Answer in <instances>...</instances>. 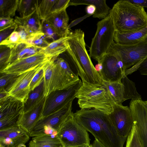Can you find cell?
I'll return each mask as SVG.
<instances>
[{"instance_id": "6da1fadb", "label": "cell", "mask_w": 147, "mask_h": 147, "mask_svg": "<svg viewBox=\"0 0 147 147\" xmlns=\"http://www.w3.org/2000/svg\"><path fill=\"white\" fill-rule=\"evenodd\" d=\"M76 121L105 147H123L127 138L119 136L109 115L94 109H81L73 113Z\"/></svg>"}, {"instance_id": "7a4b0ae2", "label": "cell", "mask_w": 147, "mask_h": 147, "mask_svg": "<svg viewBox=\"0 0 147 147\" xmlns=\"http://www.w3.org/2000/svg\"><path fill=\"white\" fill-rule=\"evenodd\" d=\"M67 36L68 48L79 65L82 83L93 86L102 85L103 80L86 49L84 32L80 29L69 30Z\"/></svg>"}, {"instance_id": "3957f363", "label": "cell", "mask_w": 147, "mask_h": 147, "mask_svg": "<svg viewBox=\"0 0 147 147\" xmlns=\"http://www.w3.org/2000/svg\"><path fill=\"white\" fill-rule=\"evenodd\" d=\"M110 13L115 31L134 32L147 26V13L144 8L127 0L117 1L111 9Z\"/></svg>"}, {"instance_id": "277c9868", "label": "cell", "mask_w": 147, "mask_h": 147, "mask_svg": "<svg viewBox=\"0 0 147 147\" xmlns=\"http://www.w3.org/2000/svg\"><path fill=\"white\" fill-rule=\"evenodd\" d=\"M81 109H94L109 115L114 102L105 86H93L82 83L76 96Z\"/></svg>"}, {"instance_id": "5b68a950", "label": "cell", "mask_w": 147, "mask_h": 147, "mask_svg": "<svg viewBox=\"0 0 147 147\" xmlns=\"http://www.w3.org/2000/svg\"><path fill=\"white\" fill-rule=\"evenodd\" d=\"M97 26L90 47L89 55L100 63L114 41L115 30L111 13L99 21Z\"/></svg>"}, {"instance_id": "8992f818", "label": "cell", "mask_w": 147, "mask_h": 147, "mask_svg": "<svg viewBox=\"0 0 147 147\" xmlns=\"http://www.w3.org/2000/svg\"><path fill=\"white\" fill-rule=\"evenodd\" d=\"M110 47L122 61L126 76L138 70L141 62L147 57V40L129 46L120 45L114 41Z\"/></svg>"}, {"instance_id": "52a82bcc", "label": "cell", "mask_w": 147, "mask_h": 147, "mask_svg": "<svg viewBox=\"0 0 147 147\" xmlns=\"http://www.w3.org/2000/svg\"><path fill=\"white\" fill-rule=\"evenodd\" d=\"M58 136L63 147L90 145L87 131L76 121L73 112L61 125Z\"/></svg>"}, {"instance_id": "ba28073f", "label": "cell", "mask_w": 147, "mask_h": 147, "mask_svg": "<svg viewBox=\"0 0 147 147\" xmlns=\"http://www.w3.org/2000/svg\"><path fill=\"white\" fill-rule=\"evenodd\" d=\"M82 84L80 79L67 89L51 92L46 97L42 117L57 111L73 101Z\"/></svg>"}, {"instance_id": "9c48e42d", "label": "cell", "mask_w": 147, "mask_h": 147, "mask_svg": "<svg viewBox=\"0 0 147 147\" xmlns=\"http://www.w3.org/2000/svg\"><path fill=\"white\" fill-rule=\"evenodd\" d=\"M102 68L99 71L103 80L120 82L125 76L123 63L119 57L111 47L102 59Z\"/></svg>"}, {"instance_id": "30bf717a", "label": "cell", "mask_w": 147, "mask_h": 147, "mask_svg": "<svg viewBox=\"0 0 147 147\" xmlns=\"http://www.w3.org/2000/svg\"><path fill=\"white\" fill-rule=\"evenodd\" d=\"M57 57L55 61L53 91L67 89L80 79L73 71L65 56Z\"/></svg>"}, {"instance_id": "8fae6325", "label": "cell", "mask_w": 147, "mask_h": 147, "mask_svg": "<svg viewBox=\"0 0 147 147\" xmlns=\"http://www.w3.org/2000/svg\"><path fill=\"white\" fill-rule=\"evenodd\" d=\"M45 63L19 75L5 90L9 96L24 103L30 91V85L31 81Z\"/></svg>"}, {"instance_id": "7c38bea8", "label": "cell", "mask_w": 147, "mask_h": 147, "mask_svg": "<svg viewBox=\"0 0 147 147\" xmlns=\"http://www.w3.org/2000/svg\"><path fill=\"white\" fill-rule=\"evenodd\" d=\"M109 115L119 135L127 138L134 124L129 107L114 102L113 111Z\"/></svg>"}, {"instance_id": "4fadbf2b", "label": "cell", "mask_w": 147, "mask_h": 147, "mask_svg": "<svg viewBox=\"0 0 147 147\" xmlns=\"http://www.w3.org/2000/svg\"><path fill=\"white\" fill-rule=\"evenodd\" d=\"M71 101L57 111L41 118L30 133V136H38L45 126L51 127L58 131L61 125L72 113Z\"/></svg>"}, {"instance_id": "5bb4252c", "label": "cell", "mask_w": 147, "mask_h": 147, "mask_svg": "<svg viewBox=\"0 0 147 147\" xmlns=\"http://www.w3.org/2000/svg\"><path fill=\"white\" fill-rule=\"evenodd\" d=\"M129 107L142 147H147V106L142 99L131 100Z\"/></svg>"}, {"instance_id": "9a60e30c", "label": "cell", "mask_w": 147, "mask_h": 147, "mask_svg": "<svg viewBox=\"0 0 147 147\" xmlns=\"http://www.w3.org/2000/svg\"><path fill=\"white\" fill-rule=\"evenodd\" d=\"M52 57L39 52L30 57L21 59L8 65L0 73L20 75L47 62Z\"/></svg>"}, {"instance_id": "2e32d148", "label": "cell", "mask_w": 147, "mask_h": 147, "mask_svg": "<svg viewBox=\"0 0 147 147\" xmlns=\"http://www.w3.org/2000/svg\"><path fill=\"white\" fill-rule=\"evenodd\" d=\"M30 136L19 125L0 129V147H23Z\"/></svg>"}, {"instance_id": "e0dca14e", "label": "cell", "mask_w": 147, "mask_h": 147, "mask_svg": "<svg viewBox=\"0 0 147 147\" xmlns=\"http://www.w3.org/2000/svg\"><path fill=\"white\" fill-rule=\"evenodd\" d=\"M45 98L31 110L23 113L21 117L18 125L29 134L42 117Z\"/></svg>"}, {"instance_id": "ac0fdd59", "label": "cell", "mask_w": 147, "mask_h": 147, "mask_svg": "<svg viewBox=\"0 0 147 147\" xmlns=\"http://www.w3.org/2000/svg\"><path fill=\"white\" fill-rule=\"evenodd\" d=\"M53 27L60 38L67 36L69 30V17L66 9L51 14L45 20Z\"/></svg>"}, {"instance_id": "d6986e66", "label": "cell", "mask_w": 147, "mask_h": 147, "mask_svg": "<svg viewBox=\"0 0 147 147\" xmlns=\"http://www.w3.org/2000/svg\"><path fill=\"white\" fill-rule=\"evenodd\" d=\"M147 40V26L142 30L132 32L120 33L115 31L114 41L123 45H132Z\"/></svg>"}, {"instance_id": "ffe728a7", "label": "cell", "mask_w": 147, "mask_h": 147, "mask_svg": "<svg viewBox=\"0 0 147 147\" xmlns=\"http://www.w3.org/2000/svg\"><path fill=\"white\" fill-rule=\"evenodd\" d=\"M102 85L107 88L114 102L122 105L125 100L130 99L128 89L124 82H107L103 81Z\"/></svg>"}, {"instance_id": "44dd1931", "label": "cell", "mask_w": 147, "mask_h": 147, "mask_svg": "<svg viewBox=\"0 0 147 147\" xmlns=\"http://www.w3.org/2000/svg\"><path fill=\"white\" fill-rule=\"evenodd\" d=\"M41 49L25 42L20 43L11 49L8 65L18 60L34 55L39 52Z\"/></svg>"}, {"instance_id": "7402d4cb", "label": "cell", "mask_w": 147, "mask_h": 147, "mask_svg": "<svg viewBox=\"0 0 147 147\" xmlns=\"http://www.w3.org/2000/svg\"><path fill=\"white\" fill-rule=\"evenodd\" d=\"M36 9L31 15L24 18L16 16L14 19L18 26H22L32 34L41 32V23Z\"/></svg>"}, {"instance_id": "603a6c76", "label": "cell", "mask_w": 147, "mask_h": 147, "mask_svg": "<svg viewBox=\"0 0 147 147\" xmlns=\"http://www.w3.org/2000/svg\"><path fill=\"white\" fill-rule=\"evenodd\" d=\"M106 1V0H70L69 5H93L95 6L96 9L93 17L103 19L108 15L111 9L107 5Z\"/></svg>"}, {"instance_id": "cb8c5ba5", "label": "cell", "mask_w": 147, "mask_h": 147, "mask_svg": "<svg viewBox=\"0 0 147 147\" xmlns=\"http://www.w3.org/2000/svg\"><path fill=\"white\" fill-rule=\"evenodd\" d=\"M24 103L10 96L0 102V119L23 112Z\"/></svg>"}, {"instance_id": "d4e9b609", "label": "cell", "mask_w": 147, "mask_h": 147, "mask_svg": "<svg viewBox=\"0 0 147 147\" xmlns=\"http://www.w3.org/2000/svg\"><path fill=\"white\" fill-rule=\"evenodd\" d=\"M67 36L61 37L49 43L46 47L40 51L46 55L50 57H58L65 52L68 48Z\"/></svg>"}, {"instance_id": "484cf974", "label": "cell", "mask_w": 147, "mask_h": 147, "mask_svg": "<svg viewBox=\"0 0 147 147\" xmlns=\"http://www.w3.org/2000/svg\"><path fill=\"white\" fill-rule=\"evenodd\" d=\"M58 57H53L44 64L42 69L44 72V95L47 97L53 91L55 69V61Z\"/></svg>"}, {"instance_id": "4316f807", "label": "cell", "mask_w": 147, "mask_h": 147, "mask_svg": "<svg viewBox=\"0 0 147 147\" xmlns=\"http://www.w3.org/2000/svg\"><path fill=\"white\" fill-rule=\"evenodd\" d=\"M29 147H63L57 136L43 135L32 137Z\"/></svg>"}, {"instance_id": "83f0119b", "label": "cell", "mask_w": 147, "mask_h": 147, "mask_svg": "<svg viewBox=\"0 0 147 147\" xmlns=\"http://www.w3.org/2000/svg\"><path fill=\"white\" fill-rule=\"evenodd\" d=\"M44 79L40 85L30 91L26 101L24 103L23 113L27 112L40 102L44 99Z\"/></svg>"}, {"instance_id": "f1b7e54d", "label": "cell", "mask_w": 147, "mask_h": 147, "mask_svg": "<svg viewBox=\"0 0 147 147\" xmlns=\"http://www.w3.org/2000/svg\"><path fill=\"white\" fill-rule=\"evenodd\" d=\"M18 0H0V18L12 17L17 10Z\"/></svg>"}, {"instance_id": "f546056e", "label": "cell", "mask_w": 147, "mask_h": 147, "mask_svg": "<svg viewBox=\"0 0 147 147\" xmlns=\"http://www.w3.org/2000/svg\"><path fill=\"white\" fill-rule=\"evenodd\" d=\"M38 0L19 1L17 10L21 18L26 17L33 13L37 9Z\"/></svg>"}, {"instance_id": "4dcf8cb0", "label": "cell", "mask_w": 147, "mask_h": 147, "mask_svg": "<svg viewBox=\"0 0 147 147\" xmlns=\"http://www.w3.org/2000/svg\"><path fill=\"white\" fill-rule=\"evenodd\" d=\"M56 1V0L39 1L37 10L41 20H45L51 13Z\"/></svg>"}, {"instance_id": "1f68e13d", "label": "cell", "mask_w": 147, "mask_h": 147, "mask_svg": "<svg viewBox=\"0 0 147 147\" xmlns=\"http://www.w3.org/2000/svg\"><path fill=\"white\" fill-rule=\"evenodd\" d=\"M26 43L36 48L42 49L47 47L49 43L42 32L34 34Z\"/></svg>"}, {"instance_id": "d6a6232c", "label": "cell", "mask_w": 147, "mask_h": 147, "mask_svg": "<svg viewBox=\"0 0 147 147\" xmlns=\"http://www.w3.org/2000/svg\"><path fill=\"white\" fill-rule=\"evenodd\" d=\"M23 113H18L0 119V129L18 125Z\"/></svg>"}, {"instance_id": "836d02e7", "label": "cell", "mask_w": 147, "mask_h": 147, "mask_svg": "<svg viewBox=\"0 0 147 147\" xmlns=\"http://www.w3.org/2000/svg\"><path fill=\"white\" fill-rule=\"evenodd\" d=\"M16 28L7 37L0 42V45L6 46L11 49L22 42L20 36L16 30Z\"/></svg>"}, {"instance_id": "e575fe53", "label": "cell", "mask_w": 147, "mask_h": 147, "mask_svg": "<svg viewBox=\"0 0 147 147\" xmlns=\"http://www.w3.org/2000/svg\"><path fill=\"white\" fill-rule=\"evenodd\" d=\"M125 147H142L135 124L127 137Z\"/></svg>"}, {"instance_id": "d590c367", "label": "cell", "mask_w": 147, "mask_h": 147, "mask_svg": "<svg viewBox=\"0 0 147 147\" xmlns=\"http://www.w3.org/2000/svg\"><path fill=\"white\" fill-rule=\"evenodd\" d=\"M11 49L6 46L0 45V71L8 65Z\"/></svg>"}, {"instance_id": "8d00e7d4", "label": "cell", "mask_w": 147, "mask_h": 147, "mask_svg": "<svg viewBox=\"0 0 147 147\" xmlns=\"http://www.w3.org/2000/svg\"><path fill=\"white\" fill-rule=\"evenodd\" d=\"M19 76L16 74L0 73V91L5 90Z\"/></svg>"}, {"instance_id": "74e56055", "label": "cell", "mask_w": 147, "mask_h": 147, "mask_svg": "<svg viewBox=\"0 0 147 147\" xmlns=\"http://www.w3.org/2000/svg\"><path fill=\"white\" fill-rule=\"evenodd\" d=\"M41 32L45 35L47 39L55 40L57 35L52 26L45 20H41Z\"/></svg>"}, {"instance_id": "f35d334b", "label": "cell", "mask_w": 147, "mask_h": 147, "mask_svg": "<svg viewBox=\"0 0 147 147\" xmlns=\"http://www.w3.org/2000/svg\"><path fill=\"white\" fill-rule=\"evenodd\" d=\"M44 72L42 68L34 76L30 85V91L38 86L44 79Z\"/></svg>"}, {"instance_id": "ab89813d", "label": "cell", "mask_w": 147, "mask_h": 147, "mask_svg": "<svg viewBox=\"0 0 147 147\" xmlns=\"http://www.w3.org/2000/svg\"><path fill=\"white\" fill-rule=\"evenodd\" d=\"M17 26L11 17L0 18V31H1Z\"/></svg>"}, {"instance_id": "60d3db41", "label": "cell", "mask_w": 147, "mask_h": 147, "mask_svg": "<svg viewBox=\"0 0 147 147\" xmlns=\"http://www.w3.org/2000/svg\"><path fill=\"white\" fill-rule=\"evenodd\" d=\"M70 1V0H56L53 7L51 13H57L66 9L69 6Z\"/></svg>"}, {"instance_id": "b9f144b4", "label": "cell", "mask_w": 147, "mask_h": 147, "mask_svg": "<svg viewBox=\"0 0 147 147\" xmlns=\"http://www.w3.org/2000/svg\"><path fill=\"white\" fill-rule=\"evenodd\" d=\"M16 30L19 32L22 42H26L34 34H32L24 27L21 26H17Z\"/></svg>"}, {"instance_id": "7bdbcfd3", "label": "cell", "mask_w": 147, "mask_h": 147, "mask_svg": "<svg viewBox=\"0 0 147 147\" xmlns=\"http://www.w3.org/2000/svg\"><path fill=\"white\" fill-rule=\"evenodd\" d=\"M138 70L141 74L147 75V57L141 62Z\"/></svg>"}, {"instance_id": "ee69618b", "label": "cell", "mask_w": 147, "mask_h": 147, "mask_svg": "<svg viewBox=\"0 0 147 147\" xmlns=\"http://www.w3.org/2000/svg\"><path fill=\"white\" fill-rule=\"evenodd\" d=\"M129 2L143 7L147 8V0H127Z\"/></svg>"}, {"instance_id": "f6af8a7d", "label": "cell", "mask_w": 147, "mask_h": 147, "mask_svg": "<svg viewBox=\"0 0 147 147\" xmlns=\"http://www.w3.org/2000/svg\"><path fill=\"white\" fill-rule=\"evenodd\" d=\"M10 96L7 92L3 89L0 91V102L5 100Z\"/></svg>"}, {"instance_id": "bcb514c9", "label": "cell", "mask_w": 147, "mask_h": 147, "mask_svg": "<svg viewBox=\"0 0 147 147\" xmlns=\"http://www.w3.org/2000/svg\"><path fill=\"white\" fill-rule=\"evenodd\" d=\"M96 8L95 6L92 4L88 5L86 8L87 13L90 15H93L96 11Z\"/></svg>"}, {"instance_id": "7dc6e473", "label": "cell", "mask_w": 147, "mask_h": 147, "mask_svg": "<svg viewBox=\"0 0 147 147\" xmlns=\"http://www.w3.org/2000/svg\"><path fill=\"white\" fill-rule=\"evenodd\" d=\"M90 147H105L98 140L95 139L90 145Z\"/></svg>"}, {"instance_id": "c3c4849f", "label": "cell", "mask_w": 147, "mask_h": 147, "mask_svg": "<svg viewBox=\"0 0 147 147\" xmlns=\"http://www.w3.org/2000/svg\"><path fill=\"white\" fill-rule=\"evenodd\" d=\"M90 147V146H76V147Z\"/></svg>"}, {"instance_id": "681fc988", "label": "cell", "mask_w": 147, "mask_h": 147, "mask_svg": "<svg viewBox=\"0 0 147 147\" xmlns=\"http://www.w3.org/2000/svg\"><path fill=\"white\" fill-rule=\"evenodd\" d=\"M144 102L145 103V105L147 106V100L145 101H144Z\"/></svg>"}, {"instance_id": "f907efd6", "label": "cell", "mask_w": 147, "mask_h": 147, "mask_svg": "<svg viewBox=\"0 0 147 147\" xmlns=\"http://www.w3.org/2000/svg\"><path fill=\"white\" fill-rule=\"evenodd\" d=\"M23 147H26V146H24Z\"/></svg>"}]
</instances>
